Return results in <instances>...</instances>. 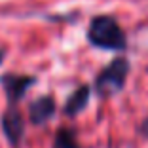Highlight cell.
<instances>
[{"label": "cell", "mask_w": 148, "mask_h": 148, "mask_svg": "<svg viewBox=\"0 0 148 148\" xmlns=\"http://www.w3.org/2000/svg\"><path fill=\"white\" fill-rule=\"evenodd\" d=\"M91 91H93V87L89 86V84H82V86H78L69 95V99L65 101L63 114L69 116V118H74V116H78V114H82L84 110H86V106L89 105Z\"/></svg>", "instance_id": "cell-6"}, {"label": "cell", "mask_w": 148, "mask_h": 148, "mask_svg": "<svg viewBox=\"0 0 148 148\" xmlns=\"http://www.w3.org/2000/svg\"><path fill=\"white\" fill-rule=\"evenodd\" d=\"M86 38L93 48L118 53H123L127 49V44H129L123 27L118 23L116 17L106 15V13L91 17L86 31Z\"/></svg>", "instance_id": "cell-1"}, {"label": "cell", "mask_w": 148, "mask_h": 148, "mask_svg": "<svg viewBox=\"0 0 148 148\" xmlns=\"http://www.w3.org/2000/svg\"><path fill=\"white\" fill-rule=\"evenodd\" d=\"M139 133H140V135H143L144 139L148 140V116L144 118L143 122H140V125H139Z\"/></svg>", "instance_id": "cell-8"}, {"label": "cell", "mask_w": 148, "mask_h": 148, "mask_svg": "<svg viewBox=\"0 0 148 148\" xmlns=\"http://www.w3.org/2000/svg\"><path fill=\"white\" fill-rule=\"evenodd\" d=\"M38 82L36 76L32 74H15V72H6L0 76V86L6 93L8 99V106H17L19 101L27 95V91L31 89L34 84Z\"/></svg>", "instance_id": "cell-3"}, {"label": "cell", "mask_w": 148, "mask_h": 148, "mask_svg": "<svg viewBox=\"0 0 148 148\" xmlns=\"http://www.w3.org/2000/svg\"><path fill=\"white\" fill-rule=\"evenodd\" d=\"M0 127H2V133H4L6 140L10 143V146L17 148L23 143V137H25V118L19 112L17 106H8L0 118Z\"/></svg>", "instance_id": "cell-4"}, {"label": "cell", "mask_w": 148, "mask_h": 148, "mask_svg": "<svg viewBox=\"0 0 148 148\" xmlns=\"http://www.w3.org/2000/svg\"><path fill=\"white\" fill-rule=\"evenodd\" d=\"M53 148H82L76 139V131L69 129V127H61L55 133V140H53Z\"/></svg>", "instance_id": "cell-7"}, {"label": "cell", "mask_w": 148, "mask_h": 148, "mask_svg": "<svg viewBox=\"0 0 148 148\" xmlns=\"http://www.w3.org/2000/svg\"><path fill=\"white\" fill-rule=\"evenodd\" d=\"M57 112V103L51 95H42L29 103V122L32 125L48 123Z\"/></svg>", "instance_id": "cell-5"}, {"label": "cell", "mask_w": 148, "mask_h": 148, "mask_svg": "<svg viewBox=\"0 0 148 148\" xmlns=\"http://www.w3.org/2000/svg\"><path fill=\"white\" fill-rule=\"evenodd\" d=\"M131 72V63L125 55H118L106 66L99 70L93 82V91L103 99H110V97L118 95L123 91L127 82V76Z\"/></svg>", "instance_id": "cell-2"}, {"label": "cell", "mask_w": 148, "mask_h": 148, "mask_svg": "<svg viewBox=\"0 0 148 148\" xmlns=\"http://www.w3.org/2000/svg\"><path fill=\"white\" fill-rule=\"evenodd\" d=\"M6 55H8V51H6L4 48H0V65L4 63V59H6Z\"/></svg>", "instance_id": "cell-9"}]
</instances>
